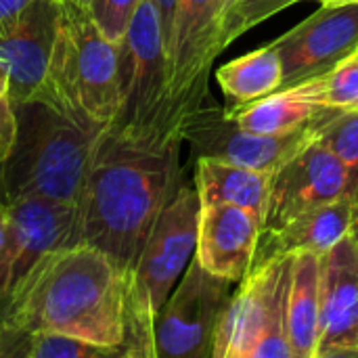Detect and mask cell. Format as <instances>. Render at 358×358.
Returning <instances> with one entry per match:
<instances>
[{"label":"cell","instance_id":"cell-1","mask_svg":"<svg viewBox=\"0 0 358 358\" xmlns=\"http://www.w3.org/2000/svg\"><path fill=\"white\" fill-rule=\"evenodd\" d=\"M182 138H132L103 128L78 201L76 243L105 252L128 277L153 224L185 180Z\"/></svg>","mask_w":358,"mask_h":358},{"label":"cell","instance_id":"cell-2","mask_svg":"<svg viewBox=\"0 0 358 358\" xmlns=\"http://www.w3.org/2000/svg\"><path fill=\"white\" fill-rule=\"evenodd\" d=\"M0 325L71 336L122 358L126 275L88 243L52 250L0 300Z\"/></svg>","mask_w":358,"mask_h":358},{"label":"cell","instance_id":"cell-3","mask_svg":"<svg viewBox=\"0 0 358 358\" xmlns=\"http://www.w3.org/2000/svg\"><path fill=\"white\" fill-rule=\"evenodd\" d=\"M40 101L90 132H101L117 115V44L78 0H59L55 46Z\"/></svg>","mask_w":358,"mask_h":358},{"label":"cell","instance_id":"cell-4","mask_svg":"<svg viewBox=\"0 0 358 358\" xmlns=\"http://www.w3.org/2000/svg\"><path fill=\"white\" fill-rule=\"evenodd\" d=\"M199 212L201 199L195 182L182 180L157 216L132 273L126 277L122 358H155V319L195 256Z\"/></svg>","mask_w":358,"mask_h":358},{"label":"cell","instance_id":"cell-5","mask_svg":"<svg viewBox=\"0 0 358 358\" xmlns=\"http://www.w3.org/2000/svg\"><path fill=\"white\" fill-rule=\"evenodd\" d=\"M17 138L4 162L13 197L42 195L78 203L99 132H90L44 101L13 103Z\"/></svg>","mask_w":358,"mask_h":358},{"label":"cell","instance_id":"cell-6","mask_svg":"<svg viewBox=\"0 0 358 358\" xmlns=\"http://www.w3.org/2000/svg\"><path fill=\"white\" fill-rule=\"evenodd\" d=\"M117 82L120 107L109 128L132 138H182L172 111L166 42L153 0L141 2L117 44Z\"/></svg>","mask_w":358,"mask_h":358},{"label":"cell","instance_id":"cell-7","mask_svg":"<svg viewBox=\"0 0 358 358\" xmlns=\"http://www.w3.org/2000/svg\"><path fill=\"white\" fill-rule=\"evenodd\" d=\"M292 258H279L237 283L214 336L212 358H294L287 342Z\"/></svg>","mask_w":358,"mask_h":358},{"label":"cell","instance_id":"cell-8","mask_svg":"<svg viewBox=\"0 0 358 358\" xmlns=\"http://www.w3.org/2000/svg\"><path fill=\"white\" fill-rule=\"evenodd\" d=\"M338 109H325L308 124L283 134H258L241 128L212 96L193 111L182 124V138L189 143L195 159H218L252 170L275 174L283 164L296 157L310 143L321 138Z\"/></svg>","mask_w":358,"mask_h":358},{"label":"cell","instance_id":"cell-9","mask_svg":"<svg viewBox=\"0 0 358 358\" xmlns=\"http://www.w3.org/2000/svg\"><path fill=\"white\" fill-rule=\"evenodd\" d=\"M235 285L193 256L155 319V358H212L216 327Z\"/></svg>","mask_w":358,"mask_h":358},{"label":"cell","instance_id":"cell-10","mask_svg":"<svg viewBox=\"0 0 358 358\" xmlns=\"http://www.w3.org/2000/svg\"><path fill=\"white\" fill-rule=\"evenodd\" d=\"M218 0H176L166 46L168 90L176 124L210 99V76L218 52Z\"/></svg>","mask_w":358,"mask_h":358},{"label":"cell","instance_id":"cell-11","mask_svg":"<svg viewBox=\"0 0 358 358\" xmlns=\"http://www.w3.org/2000/svg\"><path fill=\"white\" fill-rule=\"evenodd\" d=\"M281 61V88L317 80L358 50V2L323 4L271 42ZM279 88V90H281Z\"/></svg>","mask_w":358,"mask_h":358},{"label":"cell","instance_id":"cell-12","mask_svg":"<svg viewBox=\"0 0 358 358\" xmlns=\"http://www.w3.org/2000/svg\"><path fill=\"white\" fill-rule=\"evenodd\" d=\"M346 191L344 164L317 138L273 174L262 233L277 231L292 218L340 199Z\"/></svg>","mask_w":358,"mask_h":358},{"label":"cell","instance_id":"cell-13","mask_svg":"<svg viewBox=\"0 0 358 358\" xmlns=\"http://www.w3.org/2000/svg\"><path fill=\"white\" fill-rule=\"evenodd\" d=\"M59 0H36L17 17L0 23V63L8 71L13 103L40 101L55 46Z\"/></svg>","mask_w":358,"mask_h":358},{"label":"cell","instance_id":"cell-14","mask_svg":"<svg viewBox=\"0 0 358 358\" xmlns=\"http://www.w3.org/2000/svg\"><path fill=\"white\" fill-rule=\"evenodd\" d=\"M315 358H358V241L352 233L321 256Z\"/></svg>","mask_w":358,"mask_h":358},{"label":"cell","instance_id":"cell-15","mask_svg":"<svg viewBox=\"0 0 358 358\" xmlns=\"http://www.w3.org/2000/svg\"><path fill=\"white\" fill-rule=\"evenodd\" d=\"M262 218L250 210L210 203L201 206L195 258L216 277L241 283L254 264Z\"/></svg>","mask_w":358,"mask_h":358},{"label":"cell","instance_id":"cell-16","mask_svg":"<svg viewBox=\"0 0 358 358\" xmlns=\"http://www.w3.org/2000/svg\"><path fill=\"white\" fill-rule=\"evenodd\" d=\"M78 203L42 195H19L8 201V235L13 245L10 287L48 252L76 243Z\"/></svg>","mask_w":358,"mask_h":358},{"label":"cell","instance_id":"cell-17","mask_svg":"<svg viewBox=\"0 0 358 358\" xmlns=\"http://www.w3.org/2000/svg\"><path fill=\"white\" fill-rule=\"evenodd\" d=\"M357 210V201L350 195H342L336 201L313 208L292 218L277 231L260 233L252 268L302 252H313L321 256L327 254L336 243L352 233Z\"/></svg>","mask_w":358,"mask_h":358},{"label":"cell","instance_id":"cell-18","mask_svg":"<svg viewBox=\"0 0 358 358\" xmlns=\"http://www.w3.org/2000/svg\"><path fill=\"white\" fill-rule=\"evenodd\" d=\"M321 254L302 252L292 258L285 331L294 358H315L319 344Z\"/></svg>","mask_w":358,"mask_h":358},{"label":"cell","instance_id":"cell-19","mask_svg":"<svg viewBox=\"0 0 358 358\" xmlns=\"http://www.w3.org/2000/svg\"><path fill=\"white\" fill-rule=\"evenodd\" d=\"M271 172L252 170L245 166L218 162V159H195V187L199 191L201 206L227 203L254 212L264 220Z\"/></svg>","mask_w":358,"mask_h":358},{"label":"cell","instance_id":"cell-20","mask_svg":"<svg viewBox=\"0 0 358 358\" xmlns=\"http://www.w3.org/2000/svg\"><path fill=\"white\" fill-rule=\"evenodd\" d=\"M306 84L281 88L245 105L229 107L231 117L245 130L258 134H283L296 130L323 113Z\"/></svg>","mask_w":358,"mask_h":358},{"label":"cell","instance_id":"cell-21","mask_svg":"<svg viewBox=\"0 0 358 358\" xmlns=\"http://www.w3.org/2000/svg\"><path fill=\"white\" fill-rule=\"evenodd\" d=\"M281 61L268 44L216 69V82L235 103L245 105L281 88Z\"/></svg>","mask_w":358,"mask_h":358},{"label":"cell","instance_id":"cell-22","mask_svg":"<svg viewBox=\"0 0 358 358\" xmlns=\"http://www.w3.org/2000/svg\"><path fill=\"white\" fill-rule=\"evenodd\" d=\"M304 84L321 107L358 111V57L340 63L329 73Z\"/></svg>","mask_w":358,"mask_h":358},{"label":"cell","instance_id":"cell-23","mask_svg":"<svg viewBox=\"0 0 358 358\" xmlns=\"http://www.w3.org/2000/svg\"><path fill=\"white\" fill-rule=\"evenodd\" d=\"M321 143L344 164L348 172V191L358 206V111H340L323 130Z\"/></svg>","mask_w":358,"mask_h":358},{"label":"cell","instance_id":"cell-24","mask_svg":"<svg viewBox=\"0 0 358 358\" xmlns=\"http://www.w3.org/2000/svg\"><path fill=\"white\" fill-rule=\"evenodd\" d=\"M300 0H237L224 15L218 31V52L231 46L239 36L260 25L268 17L281 13L283 8Z\"/></svg>","mask_w":358,"mask_h":358},{"label":"cell","instance_id":"cell-25","mask_svg":"<svg viewBox=\"0 0 358 358\" xmlns=\"http://www.w3.org/2000/svg\"><path fill=\"white\" fill-rule=\"evenodd\" d=\"M96 27L115 44L122 42L143 0H78Z\"/></svg>","mask_w":358,"mask_h":358},{"label":"cell","instance_id":"cell-26","mask_svg":"<svg viewBox=\"0 0 358 358\" xmlns=\"http://www.w3.org/2000/svg\"><path fill=\"white\" fill-rule=\"evenodd\" d=\"M13 279V245L8 235V203H0V300L8 294Z\"/></svg>","mask_w":358,"mask_h":358},{"label":"cell","instance_id":"cell-27","mask_svg":"<svg viewBox=\"0 0 358 358\" xmlns=\"http://www.w3.org/2000/svg\"><path fill=\"white\" fill-rule=\"evenodd\" d=\"M15 138H17V115H15V105L6 94L0 99V164L8 159Z\"/></svg>","mask_w":358,"mask_h":358},{"label":"cell","instance_id":"cell-28","mask_svg":"<svg viewBox=\"0 0 358 358\" xmlns=\"http://www.w3.org/2000/svg\"><path fill=\"white\" fill-rule=\"evenodd\" d=\"M157 13H159V21H162V34H164V42L168 46V38H170V29H172V19H174V8H176V0H153Z\"/></svg>","mask_w":358,"mask_h":358},{"label":"cell","instance_id":"cell-29","mask_svg":"<svg viewBox=\"0 0 358 358\" xmlns=\"http://www.w3.org/2000/svg\"><path fill=\"white\" fill-rule=\"evenodd\" d=\"M36 0H0V23L17 17L19 13H23Z\"/></svg>","mask_w":358,"mask_h":358},{"label":"cell","instance_id":"cell-30","mask_svg":"<svg viewBox=\"0 0 358 358\" xmlns=\"http://www.w3.org/2000/svg\"><path fill=\"white\" fill-rule=\"evenodd\" d=\"M10 201V193L6 187V178H4V164H0V203L6 206Z\"/></svg>","mask_w":358,"mask_h":358},{"label":"cell","instance_id":"cell-31","mask_svg":"<svg viewBox=\"0 0 358 358\" xmlns=\"http://www.w3.org/2000/svg\"><path fill=\"white\" fill-rule=\"evenodd\" d=\"M8 94V71L6 67L0 63V99Z\"/></svg>","mask_w":358,"mask_h":358},{"label":"cell","instance_id":"cell-32","mask_svg":"<svg viewBox=\"0 0 358 358\" xmlns=\"http://www.w3.org/2000/svg\"><path fill=\"white\" fill-rule=\"evenodd\" d=\"M237 0H218V8H220V23H222V19H224V15L229 13V8L235 4ZM220 31V29H218Z\"/></svg>","mask_w":358,"mask_h":358},{"label":"cell","instance_id":"cell-33","mask_svg":"<svg viewBox=\"0 0 358 358\" xmlns=\"http://www.w3.org/2000/svg\"><path fill=\"white\" fill-rule=\"evenodd\" d=\"M321 4H350V2H358V0H317Z\"/></svg>","mask_w":358,"mask_h":358},{"label":"cell","instance_id":"cell-34","mask_svg":"<svg viewBox=\"0 0 358 358\" xmlns=\"http://www.w3.org/2000/svg\"><path fill=\"white\" fill-rule=\"evenodd\" d=\"M352 235L357 237V241H358V210H357V220H355V229H352Z\"/></svg>","mask_w":358,"mask_h":358},{"label":"cell","instance_id":"cell-35","mask_svg":"<svg viewBox=\"0 0 358 358\" xmlns=\"http://www.w3.org/2000/svg\"><path fill=\"white\" fill-rule=\"evenodd\" d=\"M355 57H358V50H357V55H355Z\"/></svg>","mask_w":358,"mask_h":358}]
</instances>
